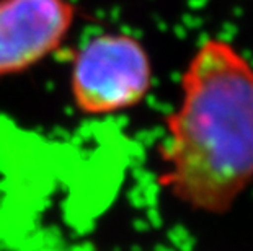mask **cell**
I'll use <instances>...</instances> for the list:
<instances>
[{"mask_svg":"<svg viewBox=\"0 0 253 251\" xmlns=\"http://www.w3.org/2000/svg\"><path fill=\"white\" fill-rule=\"evenodd\" d=\"M164 119L157 183L195 212L224 215L253 184V64L209 36L188 59Z\"/></svg>","mask_w":253,"mask_h":251,"instance_id":"obj_1","label":"cell"},{"mask_svg":"<svg viewBox=\"0 0 253 251\" xmlns=\"http://www.w3.org/2000/svg\"><path fill=\"white\" fill-rule=\"evenodd\" d=\"M69 85L75 108L82 114H120L149 97L154 66L149 51L136 36L101 33L75 52Z\"/></svg>","mask_w":253,"mask_h":251,"instance_id":"obj_2","label":"cell"},{"mask_svg":"<svg viewBox=\"0 0 253 251\" xmlns=\"http://www.w3.org/2000/svg\"><path fill=\"white\" fill-rule=\"evenodd\" d=\"M75 18L71 0H0V77L30 71L54 54Z\"/></svg>","mask_w":253,"mask_h":251,"instance_id":"obj_3","label":"cell"}]
</instances>
